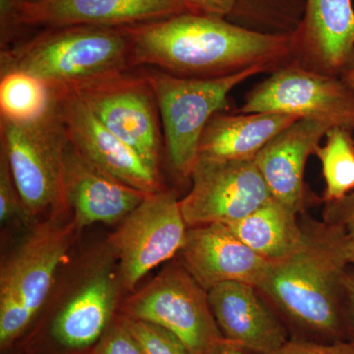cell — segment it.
Segmentation results:
<instances>
[{
  "label": "cell",
  "mask_w": 354,
  "mask_h": 354,
  "mask_svg": "<svg viewBox=\"0 0 354 354\" xmlns=\"http://www.w3.org/2000/svg\"><path fill=\"white\" fill-rule=\"evenodd\" d=\"M57 86L78 97L104 127L160 174L164 137L157 101L145 74L124 70Z\"/></svg>",
  "instance_id": "cell-6"
},
{
  "label": "cell",
  "mask_w": 354,
  "mask_h": 354,
  "mask_svg": "<svg viewBox=\"0 0 354 354\" xmlns=\"http://www.w3.org/2000/svg\"><path fill=\"white\" fill-rule=\"evenodd\" d=\"M190 13L230 19L236 0H181Z\"/></svg>",
  "instance_id": "cell-30"
},
{
  "label": "cell",
  "mask_w": 354,
  "mask_h": 354,
  "mask_svg": "<svg viewBox=\"0 0 354 354\" xmlns=\"http://www.w3.org/2000/svg\"><path fill=\"white\" fill-rule=\"evenodd\" d=\"M55 88L58 113L69 143L83 157L123 183L152 194L165 189L153 171L131 146L118 138L83 102L62 86Z\"/></svg>",
  "instance_id": "cell-13"
},
{
  "label": "cell",
  "mask_w": 354,
  "mask_h": 354,
  "mask_svg": "<svg viewBox=\"0 0 354 354\" xmlns=\"http://www.w3.org/2000/svg\"><path fill=\"white\" fill-rule=\"evenodd\" d=\"M351 130L330 128L326 142L317 147L315 153L321 165L326 187V202L344 199L354 189V142Z\"/></svg>",
  "instance_id": "cell-23"
},
{
  "label": "cell",
  "mask_w": 354,
  "mask_h": 354,
  "mask_svg": "<svg viewBox=\"0 0 354 354\" xmlns=\"http://www.w3.org/2000/svg\"><path fill=\"white\" fill-rule=\"evenodd\" d=\"M0 139L28 216H60L70 209L64 183L68 138L57 99L30 122L0 120Z\"/></svg>",
  "instance_id": "cell-5"
},
{
  "label": "cell",
  "mask_w": 354,
  "mask_h": 354,
  "mask_svg": "<svg viewBox=\"0 0 354 354\" xmlns=\"http://www.w3.org/2000/svg\"><path fill=\"white\" fill-rule=\"evenodd\" d=\"M55 101L53 86L22 71L0 75V120L30 122L41 118Z\"/></svg>",
  "instance_id": "cell-22"
},
{
  "label": "cell",
  "mask_w": 354,
  "mask_h": 354,
  "mask_svg": "<svg viewBox=\"0 0 354 354\" xmlns=\"http://www.w3.org/2000/svg\"><path fill=\"white\" fill-rule=\"evenodd\" d=\"M327 205L324 232L344 262L354 266V194Z\"/></svg>",
  "instance_id": "cell-25"
},
{
  "label": "cell",
  "mask_w": 354,
  "mask_h": 354,
  "mask_svg": "<svg viewBox=\"0 0 354 354\" xmlns=\"http://www.w3.org/2000/svg\"><path fill=\"white\" fill-rule=\"evenodd\" d=\"M342 298L346 337L354 342V269L349 267L342 276Z\"/></svg>",
  "instance_id": "cell-31"
},
{
  "label": "cell",
  "mask_w": 354,
  "mask_h": 354,
  "mask_svg": "<svg viewBox=\"0 0 354 354\" xmlns=\"http://www.w3.org/2000/svg\"><path fill=\"white\" fill-rule=\"evenodd\" d=\"M348 266L324 232L322 225L304 228L301 246L271 262L258 290L291 325L315 341L348 339L342 276Z\"/></svg>",
  "instance_id": "cell-2"
},
{
  "label": "cell",
  "mask_w": 354,
  "mask_h": 354,
  "mask_svg": "<svg viewBox=\"0 0 354 354\" xmlns=\"http://www.w3.org/2000/svg\"><path fill=\"white\" fill-rule=\"evenodd\" d=\"M333 128L301 118L281 130L254 158L272 198L299 213L304 207L307 160Z\"/></svg>",
  "instance_id": "cell-18"
},
{
  "label": "cell",
  "mask_w": 354,
  "mask_h": 354,
  "mask_svg": "<svg viewBox=\"0 0 354 354\" xmlns=\"http://www.w3.org/2000/svg\"><path fill=\"white\" fill-rule=\"evenodd\" d=\"M190 179L180 200L188 228L234 223L272 198L254 160L198 157Z\"/></svg>",
  "instance_id": "cell-11"
},
{
  "label": "cell",
  "mask_w": 354,
  "mask_h": 354,
  "mask_svg": "<svg viewBox=\"0 0 354 354\" xmlns=\"http://www.w3.org/2000/svg\"><path fill=\"white\" fill-rule=\"evenodd\" d=\"M190 13L181 0H0L1 48L34 28H123Z\"/></svg>",
  "instance_id": "cell-9"
},
{
  "label": "cell",
  "mask_w": 354,
  "mask_h": 354,
  "mask_svg": "<svg viewBox=\"0 0 354 354\" xmlns=\"http://www.w3.org/2000/svg\"><path fill=\"white\" fill-rule=\"evenodd\" d=\"M216 354H256L251 353V351H246V349L236 346V344H232V342H227Z\"/></svg>",
  "instance_id": "cell-32"
},
{
  "label": "cell",
  "mask_w": 354,
  "mask_h": 354,
  "mask_svg": "<svg viewBox=\"0 0 354 354\" xmlns=\"http://www.w3.org/2000/svg\"><path fill=\"white\" fill-rule=\"evenodd\" d=\"M120 320L145 354H193L176 335L160 326L128 316Z\"/></svg>",
  "instance_id": "cell-26"
},
{
  "label": "cell",
  "mask_w": 354,
  "mask_h": 354,
  "mask_svg": "<svg viewBox=\"0 0 354 354\" xmlns=\"http://www.w3.org/2000/svg\"><path fill=\"white\" fill-rule=\"evenodd\" d=\"M77 227L46 223L37 228L7 260L0 274V344L25 330L43 306L57 268L66 257Z\"/></svg>",
  "instance_id": "cell-7"
},
{
  "label": "cell",
  "mask_w": 354,
  "mask_h": 354,
  "mask_svg": "<svg viewBox=\"0 0 354 354\" xmlns=\"http://www.w3.org/2000/svg\"><path fill=\"white\" fill-rule=\"evenodd\" d=\"M237 113H278L354 130V88L342 77L290 62L251 88Z\"/></svg>",
  "instance_id": "cell-10"
},
{
  "label": "cell",
  "mask_w": 354,
  "mask_h": 354,
  "mask_svg": "<svg viewBox=\"0 0 354 354\" xmlns=\"http://www.w3.org/2000/svg\"><path fill=\"white\" fill-rule=\"evenodd\" d=\"M180 255L181 264L206 290L227 281L258 288L271 266L223 225L188 228Z\"/></svg>",
  "instance_id": "cell-16"
},
{
  "label": "cell",
  "mask_w": 354,
  "mask_h": 354,
  "mask_svg": "<svg viewBox=\"0 0 354 354\" xmlns=\"http://www.w3.org/2000/svg\"><path fill=\"white\" fill-rule=\"evenodd\" d=\"M94 354H145L131 333L118 321L100 339Z\"/></svg>",
  "instance_id": "cell-28"
},
{
  "label": "cell",
  "mask_w": 354,
  "mask_h": 354,
  "mask_svg": "<svg viewBox=\"0 0 354 354\" xmlns=\"http://www.w3.org/2000/svg\"><path fill=\"white\" fill-rule=\"evenodd\" d=\"M132 67L188 78L230 76L256 66L274 72L293 59L292 35L253 31L225 18L183 13L123 27Z\"/></svg>",
  "instance_id": "cell-1"
},
{
  "label": "cell",
  "mask_w": 354,
  "mask_h": 354,
  "mask_svg": "<svg viewBox=\"0 0 354 354\" xmlns=\"http://www.w3.org/2000/svg\"><path fill=\"white\" fill-rule=\"evenodd\" d=\"M297 216V212L272 198L245 218L223 225L261 257L276 262L301 246L304 227Z\"/></svg>",
  "instance_id": "cell-21"
},
{
  "label": "cell",
  "mask_w": 354,
  "mask_h": 354,
  "mask_svg": "<svg viewBox=\"0 0 354 354\" xmlns=\"http://www.w3.org/2000/svg\"><path fill=\"white\" fill-rule=\"evenodd\" d=\"M274 354H354V342H320L314 339H290Z\"/></svg>",
  "instance_id": "cell-29"
},
{
  "label": "cell",
  "mask_w": 354,
  "mask_h": 354,
  "mask_svg": "<svg viewBox=\"0 0 354 354\" xmlns=\"http://www.w3.org/2000/svg\"><path fill=\"white\" fill-rule=\"evenodd\" d=\"M187 230L174 191L165 188L147 195L111 235L123 286L134 290L153 268L180 252Z\"/></svg>",
  "instance_id": "cell-12"
},
{
  "label": "cell",
  "mask_w": 354,
  "mask_h": 354,
  "mask_svg": "<svg viewBox=\"0 0 354 354\" xmlns=\"http://www.w3.org/2000/svg\"><path fill=\"white\" fill-rule=\"evenodd\" d=\"M131 41L123 28H46L0 53V75L22 71L50 85L132 68Z\"/></svg>",
  "instance_id": "cell-3"
},
{
  "label": "cell",
  "mask_w": 354,
  "mask_h": 354,
  "mask_svg": "<svg viewBox=\"0 0 354 354\" xmlns=\"http://www.w3.org/2000/svg\"><path fill=\"white\" fill-rule=\"evenodd\" d=\"M342 78L344 79L349 86H351V87L354 88V66L348 70V71L342 76Z\"/></svg>",
  "instance_id": "cell-33"
},
{
  "label": "cell",
  "mask_w": 354,
  "mask_h": 354,
  "mask_svg": "<svg viewBox=\"0 0 354 354\" xmlns=\"http://www.w3.org/2000/svg\"><path fill=\"white\" fill-rule=\"evenodd\" d=\"M25 1H39V0H25Z\"/></svg>",
  "instance_id": "cell-34"
},
{
  "label": "cell",
  "mask_w": 354,
  "mask_h": 354,
  "mask_svg": "<svg viewBox=\"0 0 354 354\" xmlns=\"http://www.w3.org/2000/svg\"><path fill=\"white\" fill-rule=\"evenodd\" d=\"M65 192L74 221L81 228L124 220L147 196L102 171L69 143L65 153Z\"/></svg>",
  "instance_id": "cell-17"
},
{
  "label": "cell",
  "mask_w": 354,
  "mask_h": 354,
  "mask_svg": "<svg viewBox=\"0 0 354 354\" xmlns=\"http://www.w3.org/2000/svg\"><path fill=\"white\" fill-rule=\"evenodd\" d=\"M209 306L221 334L256 354H274L290 341L286 326L256 286L227 281L208 290Z\"/></svg>",
  "instance_id": "cell-15"
},
{
  "label": "cell",
  "mask_w": 354,
  "mask_h": 354,
  "mask_svg": "<svg viewBox=\"0 0 354 354\" xmlns=\"http://www.w3.org/2000/svg\"><path fill=\"white\" fill-rule=\"evenodd\" d=\"M271 72L256 66L216 78H188L160 70L145 73L157 101L167 162L174 176L189 179L203 132L215 114L228 106V95L251 77Z\"/></svg>",
  "instance_id": "cell-4"
},
{
  "label": "cell",
  "mask_w": 354,
  "mask_h": 354,
  "mask_svg": "<svg viewBox=\"0 0 354 354\" xmlns=\"http://www.w3.org/2000/svg\"><path fill=\"white\" fill-rule=\"evenodd\" d=\"M297 120L286 114L221 111L203 132L199 157L254 160L266 144Z\"/></svg>",
  "instance_id": "cell-19"
},
{
  "label": "cell",
  "mask_w": 354,
  "mask_h": 354,
  "mask_svg": "<svg viewBox=\"0 0 354 354\" xmlns=\"http://www.w3.org/2000/svg\"><path fill=\"white\" fill-rule=\"evenodd\" d=\"M125 316L160 326L193 354H216L227 342L202 288L181 263H174L127 300Z\"/></svg>",
  "instance_id": "cell-8"
},
{
  "label": "cell",
  "mask_w": 354,
  "mask_h": 354,
  "mask_svg": "<svg viewBox=\"0 0 354 354\" xmlns=\"http://www.w3.org/2000/svg\"><path fill=\"white\" fill-rule=\"evenodd\" d=\"M305 0H236L230 21L247 29L292 35L304 17Z\"/></svg>",
  "instance_id": "cell-24"
},
{
  "label": "cell",
  "mask_w": 354,
  "mask_h": 354,
  "mask_svg": "<svg viewBox=\"0 0 354 354\" xmlns=\"http://www.w3.org/2000/svg\"><path fill=\"white\" fill-rule=\"evenodd\" d=\"M115 283L108 274H99L72 298L53 324L55 339L66 348H87L101 339L114 305Z\"/></svg>",
  "instance_id": "cell-20"
},
{
  "label": "cell",
  "mask_w": 354,
  "mask_h": 354,
  "mask_svg": "<svg viewBox=\"0 0 354 354\" xmlns=\"http://www.w3.org/2000/svg\"><path fill=\"white\" fill-rule=\"evenodd\" d=\"M292 38V60L342 77L354 66L353 0H305L304 17Z\"/></svg>",
  "instance_id": "cell-14"
},
{
  "label": "cell",
  "mask_w": 354,
  "mask_h": 354,
  "mask_svg": "<svg viewBox=\"0 0 354 354\" xmlns=\"http://www.w3.org/2000/svg\"><path fill=\"white\" fill-rule=\"evenodd\" d=\"M28 218L19 191L16 186L6 151L0 150V221Z\"/></svg>",
  "instance_id": "cell-27"
}]
</instances>
